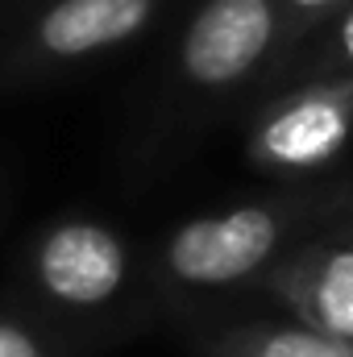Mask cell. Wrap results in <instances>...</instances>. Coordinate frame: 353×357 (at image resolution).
<instances>
[{"label": "cell", "instance_id": "9", "mask_svg": "<svg viewBox=\"0 0 353 357\" xmlns=\"http://www.w3.org/2000/svg\"><path fill=\"white\" fill-rule=\"evenodd\" d=\"M75 341L25 307H0V357H75Z\"/></svg>", "mask_w": 353, "mask_h": 357}, {"label": "cell", "instance_id": "8", "mask_svg": "<svg viewBox=\"0 0 353 357\" xmlns=\"http://www.w3.org/2000/svg\"><path fill=\"white\" fill-rule=\"evenodd\" d=\"M329 75H345L353 79V4L345 13H337L329 25H324V38L320 42H308L291 67L283 71L287 84H299V79H329Z\"/></svg>", "mask_w": 353, "mask_h": 357}, {"label": "cell", "instance_id": "6", "mask_svg": "<svg viewBox=\"0 0 353 357\" xmlns=\"http://www.w3.org/2000/svg\"><path fill=\"white\" fill-rule=\"evenodd\" d=\"M287 320L353 341V216L299 241L258 287Z\"/></svg>", "mask_w": 353, "mask_h": 357}, {"label": "cell", "instance_id": "11", "mask_svg": "<svg viewBox=\"0 0 353 357\" xmlns=\"http://www.w3.org/2000/svg\"><path fill=\"white\" fill-rule=\"evenodd\" d=\"M42 0H0V29H17Z\"/></svg>", "mask_w": 353, "mask_h": 357}, {"label": "cell", "instance_id": "2", "mask_svg": "<svg viewBox=\"0 0 353 357\" xmlns=\"http://www.w3.org/2000/svg\"><path fill=\"white\" fill-rule=\"evenodd\" d=\"M21 307L84 345L117 324L133 287V250L96 216H59L33 233L21 258Z\"/></svg>", "mask_w": 353, "mask_h": 357}, {"label": "cell", "instance_id": "3", "mask_svg": "<svg viewBox=\"0 0 353 357\" xmlns=\"http://www.w3.org/2000/svg\"><path fill=\"white\" fill-rule=\"evenodd\" d=\"M287 63L291 29L278 0H204L183 25L171 75L183 96L225 104L283 79Z\"/></svg>", "mask_w": 353, "mask_h": 357}, {"label": "cell", "instance_id": "4", "mask_svg": "<svg viewBox=\"0 0 353 357\" xmlns=\"http://www.w3.org/2000/svg\"><path fill=\"white\" fill-rule=\"evenodd\" d=\"M171 0H42L0 46V88L91 67L154 29Z\"/></svg>", "mask_w": 353, "mask_h": 357}, {"label": "cell", "instance_id": "10", "mask_svg": "<svg viewBox=\"0 0 353 357\" xmlns=\"http://www.w3.org/2000/svg\"><path fill=\"white\" fill-rule=\"evenodd\" d=\"M353 0H278V8H283V17H287V29H291V59L308 46V38H312V29H320V25H329L337 13H345ZM291 67V63H287Z\"/></svg>", "mask_w": 353, "mask_h": 357}, {"label": "cell", "instance_id": "5", "mask_svg": "<svg viewBox=\"0 0 353 357\" xmlns=\"http://www.w3.org/2000/svg\"><path fill=\"white\" fill-rule=\"evenodd\" d=\"M353 146V79H299L270 96L246 133V162L270 178H308Z\"/></svg>", "mask_w": 353, "mask_h": 357}, {"label": "cell", "instance_id": "1", "mask_svg": "<svg viewBox=\"0 0 353 357\" xmlns=\"http://www.w3.org/2000/svg\"><path fill=\"white\" fill-rule=\"evenodd\" d=\"M353 187H287L175 225L154 258V282L171 299H220L262 287L299 241L350 220Z\"/></svg>", "mask_w": 353, "mask_h": 357}, {"label": "cell", "instance_id": "7", "mask_svg": "<svg viewBox=\"0 0 353 357\" xmlns=\"http://www.w3.org/2000/svg\"><path fill=\"white\" fill-rule=\"evenodd\" d=\"M200 357H353V341L324 337L299 320H237L195 337Z\"/></svg>", "mask_w": 353, "mask_h": 357}]
</instances>
